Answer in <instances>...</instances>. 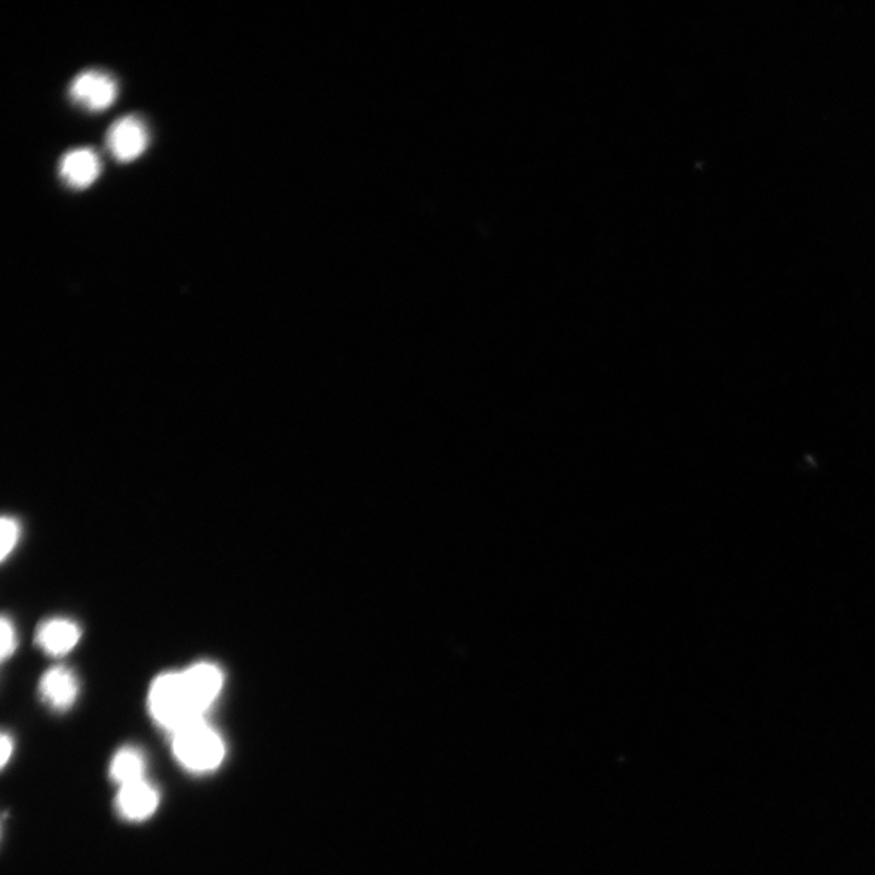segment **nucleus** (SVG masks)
<instances>
[{
  "mask_svg": "<svg viewBox=\"0 0 875 875\" xmlns=\"http://www.w3.org/2000/svg\"><path fill=\"white\" fill-rule=\"evenodd\" d=\"M13 750L12 738L8 735L2 736V766L6 767L7 762L11 758V754Z\"/></svg>",
  "mask_w": 875,
  "mask_h": 875,
  "instance_id": "obj_12",
  "label": "nucleus"
},
{
  "mask_svg": "<svg viewBox=\"0 0 875 875\" xmlns=\"http://www.w3.org/2000/svg\"><path fill=\"white\" fill-rule=\"evenodd\" d=\"M159 793L146 778L119 787L116 807L120 817L130 823H143L154 816L159 805Z\"/></svg>",
  "mask_w": 875,
  "mask_h": 875,
  "instance_id": "obj_5",
  "label": "nucleus"
},
{
  "mask_svg": "<svg viewBox=\"0 0 875 875\" xmlns=\"http://www.w3.org/2000/svg\"><path fill=\"white\" fill-rule=\"evenodd\" d=\"M222 670L198 663L182 672L158 677L150 690L149 709L154 720L174 733L182 727L205 720V713L222 692Z\"/></svg>",
  "mask_w": 875,
  "mask_h": 875,
  "instance_id": "obj_1",
  "label": "nucleus"
},
{
  "mask_svg": "<svg viewBox=\"0 0 875 875\" xmlns=\"http://www.w3.org/2000/svg\"><path fill=\"white\" fill-rule=\"evenodd\" d=\"M0 531H2V551H0V557L4 561L18 544L20 534L19 524L16 519L4 517L2 519V525H0Z\"/></svg>",
  "mask_w": 875,
  "mask_h": 875,
  "instance_id": "obj_10",
  "label": "nucleus"
},
{
  "mask_svg": "<svg viewBox=\"0 0 875 875\" xmlns=\"http://www.w3.org/2000/svg\"><path fill=\"white\" fill-rule=\"evenodd\" d=\"M100 171V157L89 147L71 150L60 161L59 173L62 182L76 191H82L96 182Z\"/></svg>",
  "mask_w": 875,
  "mask_h": 875,
  "instance_id": "obj_6",
  "label": "nucleus"
},
{
  "mask_svg": "<svg viewBox=\"0 0 875 875\" xmlns=\"http://www.w3.org/2000/svg\"><path fill=\"white\" fill-rule=\"evenodd\" d=\"M78 681L74 672L64 667L48 670L39 682V694L54 710H67L78 697Z\"/></svg>",
  "mask_w": 875,
  "mask_h": 875,
  "instance_id": "obj_8",
  "label": "nucleus"
},
{
  "mask_svg": "<svg viewBox=\"0 0 875 875\" xmlns=\"http://www.w3.org/2000/svg\"><path fill=\"white\" fill-rule=\"evenodd\" d=\"M0 631H2V659L3 662L16 652L17 649V635L16 629H13L10 621L7 618L2 619V623H0Z\"/></svg>",
  "mask_w": 875,
  "mask_h": 875,
  "instance_id": "obj_11",
  "label": "nucleus"
},
{
  "mask_svg": "<svg viewBox=\"0 0 875 875\" xmlns=\"http://www.w3.org/2000/svg\"><path fill=\"white\" fill-rule=\"evenodd\" d=\"M79 626L69 619H50L39 625L36 642L49 655L61 657L70 653L80 640Z\"/></svg>",
  "mask_w": 875,
  "mask_h": 875,
  "instance_id": "obj_7",
  "label": "nucleus"
},
{
  "mask_svg": "<svg viewBox=\"0 0 875 875\" xmlns=\"http://www.w3.org/2000/svg\"><path fill=\"white\" fill-rule=\"evenodd\" d=\"M145 770L143 752L132 747L118 750L110 765V776L119 787L144 779Z\"/></svg>",
  "mask_w": 875,
  "mask_h": 875,
  "instance_id": "obj_9",
  "label": "nucleus"
},
{
  "mask_svg": "<svg viewBox=\"0 0 875 875\" xmlns=\"http://www.w3.org/2000/svg\"><path fill=\"white\" fill-rule=\"evenodd\" d=\"M149 129L137 115L120 117L107 132L106 145L118 163L127 164L140 157L149 145Z\"/></svg>",
  "mask_w": 875,
  "mask_h": 875,
  "instance_id": "obj_3",
  "label": "nucleus"
},
{
  "mask_svg": "<svg viewBox=\"0 0 875 875\" xmlns=\"http://www.w3.org/2000/svg\"><path fill=\"white\" fill-rule=\"evenodd\" d=\"M117 93L116 79L103 70L80 72L70 85L71 100L93 113L109 109L117 98Z\"/></svg>",
  "mask_w": 875,
  "mask_h": 875,
  "instance_id": "obj_4",
  "label": "nucleus"
},
{
  "mask_svg": "<svg viewBox=\"0 0 875 875\" xmlns=\"http://www.w3.org/2000/svg\"><path fill=\"white\" fill-rule=\"evenodd\" d=\"M172 735L174 757L186 771L206 775L223 764L226 752L224 740L205 720L184 726Z\"/></svg>",
  "mask_w": 875,
  "mask_h": 875,
  "instance_id": "obj_2",
  "label": "nucleus"
}]
</instances>
